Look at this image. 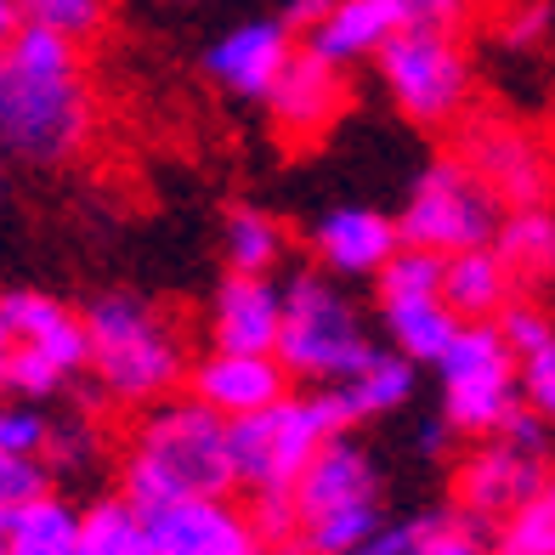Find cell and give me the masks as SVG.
Masks as SVG:
<instances>
[{"label": "cell", "instance_id": "obj_1", "mask_svg": "<svg viewBox=\"0 0 555 555\" xmlns=\"http://www.w3.org/2000/svg\"><path fill=\"white\" fill-rule=\"evenodd\" d=\"M91 137L80 46L52 29H23L0 46V159L63 165Z\"/></svg>", "mask_w": 555, "mask_h": 555}, {"label": "cell", "instance_id": "obj_2", "mask_svg": "<svg viewBox=\"0 0 555 555\" xmlns=\"http://www.w3.org/2000/svg\"><path fill=\"white\" fill-rule=\"evenodd\" d=\"M227 420L198 409L193 397H159V409L137 425L131 453H125V488L119 499L137 516L165 511L182 499H227L233 470H227Z\"/></svg>", "mask_w": 555, "mask_h": 555}, {"label": "cell", "instance_id": "obj_3", "mask_svg": "<svg viewBox=\"0 0 555 555\" xmlns=\"http://www.w3.org/2000/svg\"><path fill=\"white\" fill-rule=\"evenodd\" d=\"M80 323H86V363L103 397L114 402H159L188 374L182 335L142 295H125V289L96 295L86 300Z\"/></svg>", "mask_w": 555, "mask_h": 555}, {"label": "cell", "instance_id": "obj_4", "mask_svg": "<svg viewBox=\"0 0 555 555\" xmlns=\"http://www.w3.org/2000/svg\"><path fill=\"white\" fill-rule=\"evenodd\" d=\"M351 431V414L335 386H312V397H295L284 391L261 414H244V420H227V470H233V488L249 493H289V482L307 460L318 453V442L346 437Z\"/></svg>", "mask_w": 555, "mask_h": 555}, {"label": "cell", "instance_id": "obj_5", "mask_svg": "<svg viewBox=\"0 0 555 555\" xmlns=\"http://www.w3.org/2000/svg\"><path fill=\"white\" fill-rule=\"evenodd\" d=\"M278 340L272 358L284 363L289 380H312V386H340L351 380L369 358V323L351 307V295L323 272H295L289 284H278Z\"/></svg>", "mask_w": 555, "mask_h": 555}, {"label": "cell", "instance_id": "obj_6", "mask_svg": "<svg viewBox=\"0 0 555 555\" xmlns=\"http://www.w3.org/2000/svg\"><path fill=\"white\" fill-rule=\"evenodd\" d=\"M86 369V323L40 289H0V391L17 402L57 397Z\"/></svg>", "mask_w": 555, "mask_h": 555}, {"label": "cell", "instance_id": "obj_7", "mask_svg": "<svg viewBox=\"0 0 555 555\" xmlns=\"http://www.w3.org/2000/svg\"><path fill=\"white\" fill-rule=\"evenodd\" d=\"M374 68L391 91V103L402 108V119L414 125H453L470 103V52L460 46V35H437V29H397L380 52Z\"/></svg>", "mask_w": 555, "mask_h": 555}, {"label": "cell", "instance_id": "obj_8", "mask_svg": "<svg viewBox=\"0 0 555 555\" xmlns=\"http://www.w3.org/2000/svg\"><path fill=\"white\" fill-rule=\"evenodd\" d=\"M499 198L476 182L465 170V159H437L420 170V182L409 193L397 227V244L409 249H431V256H460V249H482L493 244V227H499Z\"/></svg>", "mask_w": 555, "mask_h": 555}, {"label": "cell", "instance_id": "obj_9", "mask_svg": "<svg viewBox=\"0 0 555 555\" xmlns=\"http://www.w3.org/2000/svg\"><path fill=\"white\" fill-rule=\"evenodd\" d=\"M442 369V420L448 431H465V437H493L504 414L516 409V358L511 346L499 340L493 318L488 323H460L448 340V351L437 358Z\"/></svg>", "mask_w": 555, "mask_h": 555}, {"label": "cell", "instance_id": "obj_10", "mask_svg": "<svg viewBox=\"0 0 555 555\" xmlns=\"http://www.w3.org/2000/svg\"><path fill=\"white\" fill-rule=\"evenodd\" d=\"M465 170L482 182L499 210H516V205H550V154L544 142L516 119H476L465 131L460 147Z\"/></svg>", "mask_w": 555, "mask_h": 555}, {"label": "cell", "instance_id": "obj_11", "mask_svg": "<svg viewBox=\"0 0 555 555\" xmlns=\"http://www.w3.org/2000/svg\"><path fill=\"white\" fill-rule=\"evenodd\" d=\"M453 488H460V516L499 521V516H511L516 504H527L533 493L550 488V465H544V453H521L499 437H482L465 453Z\"/></svg>", "mask_w": 555, "mask_h": 555}, {"label": "cell", "instance_id": "obj_12", "mask_svg": "<svg viewBox=\"0 0 555 555\" xmlns=\"http://www.w3.org/2000/svg\"><path fill=\"white\" fill-rule=\"evenodd\" d=\"M182 380H188V397L198 409H210L216 420L261 414L289 391V374L272 351H205Z\"/></svg>", "mask_w": 555, "mask_h": 555}, {"label": "cell", "instance_id": "obj_13", "mask_svg": "<svg viewBox=\"0 0 555 555\" xmlns=\"http://www.w3.org/2000/svg\"><path fill=\"white\" fill-rule=\"evenodd\" d=\"M147 533V555H256V533H249V516L227 499H182L165 504V511L142 516Z\"/></svg>", "mask_w": 555, "mask_h": 555}, {"label": "cell", "instance_id": "obj_14", "mask_svg": "<svg viewBox=\"0 0 555 555\" xmlns=\"http://www.w3.org/2000/svg\"><path fill=\"white\" fill-rule=\"evenodd\" d=\"M261 103L272 108V125L289 142H318L346 108V74L330 68L323 57H312L307 46H295L284 74L272 80V91L261 96Z\"/></svg>", "mask_w": 555, "mask_h": 555}, {"label": "cell", "instance_id": "obj_15", "mask_svg": "<svg viewBox=\"0 0 555 555\" xmlns=\"http://www.w3.org/2000/svg\"><path fill=\"white\" fill-rule=\"evenodd\" d=\"M289 504H295L300 527L330 511H346V504H380V470H374L369 448H358L351 437L318 442L307 470L289 482Z\"/></svg>", "mask_w": 555, "mask_h": 555}, {"label": "cell", "instance_id": "obj_16", "mask_svg": "<svg viewBox=\"0 0 555 555\" xmlns=\"http://www.w3.org/2000/svg\"><path fill=\"white\" fill-rule=\"evenodd\" d=\"M295 52V35L284 29L278 17H256V23H238L233 35H221L210 52H205V74L216 86H227L233 96H267L272 80L284 74Z\"/></svg>", "mask_w": 555, "mask_h": 555}, {"label": "cell", "instance_id": "obj_17", "mask_svg": "<svg viewBox=\"0 0 555 555\" xmlns=\"http://www.w3.org/2000/svg\"><path fill=\"white\" fill-rule=\"evenodd\" d=\"M278 307V278L227 272L210 300V351H272Z\"/></svg>", "mask_w": 555, "mask_h": 555}, {"label": "cell", "instance_id": "obj_18", "mask_svg": "<svg viewBox=\"0 0 555 555\" xmlns=\"http://www.w3.org/2000/svg\"><path fill=\"white\" fill-rule=\"evenodd\" d=\"M397 249V227L380 210H330L312 227V256L323 278H374Z\"/></svg>", "mask_w": 555, "mask_h": 555}, {"label": "cell", "instance_id": "obj_19", "mask_svg": "<svg viewBox=\"0 0 555 555\" xmlns=\"http://www.w3.org/2000/svg\"><path fill=\"white\" fill-rule=\"evenodd\" d=\"M397 29L402 17L391 0H335L330 17L307 35V52L323 57L330 68H351V63H369Z\"/></svg>", "mask_w": 555, "mask_h": 555}, {"label": "cell", "instance_id": "obj_20", "mask_svg": "<svg viewBox=\"0 0 555 555\" xmlns=\"http://www.w3.org/2000/svg\"><path fill=\"white\" fill-rule=\"evenodd\" d=\"M442 307L460 318V323H488L504 300L516 295V278L504 272V261L493 256V249H460V256H442Z\"/></svg>", "mask_w": 555, "mask_h": 555}, {"label": "cell", "instance_id": "obj_21", "mask_svg": "<svg viewBox=\"0 0 555 555\" xmlns=\"http://www.w3.org/2000/svg\"><path fill=\"white\" fill-rule=\"evenodd\" d=\"M74 539H80V511L57 493L0 511V555H74Z\"/></svg>", "mask_w": 555, "mask_h": 555}, {"label": "cell", "instance_id": "obj_22", "mask_svg": "<svg viewBox=\"0 0 555 555\" xmlns=\"http://www.w3.org/2000/svg\"><path fill=\"white\" fill-rule=\"evenodd\" d=\"M488 249L504 261V272L521 278V284H550V272H555V210L550 205L504 210Z\"/></svg>", "mask_w": 555, "mask_h": 555}, {"label": "cell", "instance_id": "obj_23", "mask_svg": "<svg viewBox=\"0 0 555 555\" xmlns=\"http://www.w3.org/2000/svg\"><path fill=\"white\" fill-rule=\"evenodd\" d=\"M380 318H386L391 351L409 363H437L453 340V330H460V318L442 307V295H386Z\"/></svg>", "mask_w": 555, "mask_h": 555}, {"label": "cell", "instance_id": "obj_24", "mask_svg": "<svg viewBox=\"0 0 555 555\" xmlns=\"http://www.w3.org/2000/svg\"><path fill=\"white\" fill-rule=\"evenodd\" d=\"M335 391H340V402H346L351 425H358V420L397 414L402 402L414 397V363L397 358V351H380V346H374V358H369L358 374H351V380H340Z\"/></svg>", "mask_w": 555, "mask_h": 555}, {"label": "cell", "instance_id": "obj_25", "mask_svg": "<svg viewBox=\"0 0 555 555\" xmlns=\"http://www.w3.org/2000/svg\"><path fill=\"white\" fill-rule=\"evenodd\" d=\"M289 256V227L267 216V210H233L227 216V272H249V278H272Z\"/></svg>", "mask_w": 555, "mask_h": 555}, {"label": "cell", "instance_id": "obj_26", "mask_svg": "<svg viewBox=\"0 0 555 555\" xmlns=\"http://www.w3.org/2000/svg\"><path fill=\"white\" fill-rule=\"evenodd\" d=\"M74 555H147V533H142V516L114 499H96L91 511L80 516V539H74Z\"/></svg>", "mask_w": 555, "mask_h": 555}, {"label": "cell", "instance_id": "obj_27", "mask_svg": "<svg viewBox=\"0 0 555 555\" xmlns=\"http://www.w3.org/2000/svg\"><path fill=\"white\" fill-rule=\"evenodd\" d=\"M488 555H555V493H533L527 504H516L511 516H499Z\"/></svg>", "mask_w": 555, "mask_h": 555}, {"label": "cell", "instance_id": "obj_28", "mask_svg": "<svg viewBox=\"0 0 555 555\" xmlns=\"http://www.w3.org/2000/svg\"><path fill=\"white\" fill-rule=\"evenodd\" d=\"M380 521H386L380 504H346V511H330V516L307 521V527L295 533V544L307 550V555H358V544H363Z\"/></svg>", "mask_w": 555, "mask_h": 555}, {"label": "cell", "instance_id": "obj_29", "mask_svg": "<svg viewBox=\"0 0 555 555\" xmlns=\"http://www.w3.org/2000/svg\"><path fill=\"white\" fill-rule=\"evenodd\" d=\"M23 7V23H35V29H52L63 40H91L103 29V0H17Z\"/></svg>", "mask_w": 555, "mask_h": 555}, {"label": "cell", "instance_id": "obj_30", "mask_svg": "<svg viewBox=\"0 0 555 555\" xmlns=\"http://www.w3.org/2000/svg\"><path fill=\"white\" fill-rule=\"evenodd\" d=\"M374 284H380V300H386V295H437V284H442V256L397 244L391 261L374 272Z\"/></svg>", "mask_w": 555, "mask_h": 555}, {"label": "cell", "instance_id": "obj_31", "mask_svg": "<svg viewBox=\"0 0 555 555\" xmlns=\"http://www.w3.org/2000/svg\"><path fill=\"white\" fill-rule=\"evenodd\" d=\"M493 330H499L504 346H511V358H527V351H539V346H555L550 312L539 307V300H521V295H511L493 312Z\"/></svg>", "mask_w": 555, "mask_h": 555}, {"label": "cell", "instance_id": "obj_32", "mask_svg": "<svg viewBox=\"0 0 555 555\" xmlns=\"http://www.w3.org/2000/svg\"><path fill=\"white\" fill-rule=\"evenodd\" d=\"M409 555H488V521L431 511V527L420 533V544Z\"/></svg>", "mask_w": 555, "mask_h": 555}, {"label": "cell", "instance_id": "obj_33", "mask_svg": "<svg viewBox=\"0 0 555 555\" xmlns=\"http://www.w3.org/2000/svg\"><path fill=\"white\" fill-rule=\"evenodd\" d=\"M52 420L40 414V402H12L0 409V460H40Z\"/></svg>", "mask_w": 555, "mask_h": 555}, {"label": "cell", "instance_id": "obj_34", "mask_svg": "<svg viewBox=\"0 0 555 555\" xmlns=\"http://www.w3.org/2000/svg\"><path fill=\"white\" fill-rule=\"evenodd\" d=\"M244 516H249V533H256L261 550H284L300 533V516H295L289 493H256V511H244Z\"/></svg>", "mask_w": 555, "mask_h": 555}, {"label": "cell", "instance_id": "obj_35", "mask_svg": "<svg viewBox=\"0 0 555 555\" xmlns=\"http://www.w3.org/2000/svg\"><path fill=\"white\" fill-rule=\"evenodd\" d=\"M544 40H550V0H511V12L499 17V46L539 52Z\"/></svg>", "mask_w": 555, "mask_h": 555}, {"label": "cell", "instance_id": "obj_36", "mask_svg": "<svg viewBox=\"0 0 555 555\" xmlns=\"http://www.w3.org/2000/svg\"><path fill=\"white\" fill-rule=\"evenodd\" d=\"M46 470H74V465H91L96 460V425L86 420H52V437H46Z\"/></svg>", "mask_w": 555, "mask_h": 555}, {"label": "cell", "instance_id": "obj_37", "mask_svg": "<svg viewBox=\"0 0 555 555\" xmlns=\"http://www.w3.org/2000/svg\"><path fill=\"white\" fill-rule=\"evenodd\" d=\"M516 397L533 414L550 420V409H555V346H539L527 358H516Z\"/></svg>", "mask_w": 555, "mask_h": 555}, {"label": "cell", "instance_id": "obj_38", "mask_svg": "<svg viewBox=\"0 0 555 555\" xmlns=\"http://www.w3.org/2000/svg\"><path fill=\"white\" fill-rule=\"evenodd\" d=\"M402 29H437V35H460L470 23L476 0H391Z\"/></svg>", "mask_w": 555, "mask_h": 555}, {"label": "cell", "instance_id": "obj_39", "mask_svg": "<svg viewBox=\"0 0 555 555\" xmlns=\"http://www.w3.org/2000/svg\"><path fill=\"white\" fill-rule=\"evenodd\" d=\"M40 493H52V470H46V460H0V511L29 504Z\"/></svg>", "mask_w": 555, "mask_h": 555}, {"label": "cell", "instance_id": "obj_40", "mask_svg": "<svg viewBox=\"0 0 555 555\" xmlns=\"http://www.w3.org/2000/svg\"><path fill=\"white\" fill-rule=\"evenodd\" d=\"M493 437L511 442V448H521V453H550V425H544V414L527 409V402H516V409L504 414V425H499Z\"/></svg>", "mask_w": 555, "mask_h": 555}, {"label": "cell", "instance_id": "obj_41", "mask_svg": "<svg viewBox=\"0 0 555 555\" xmlns=\"http://www.w3.org/2000/svg\"><path fill=\"white\" fill-rule=\"evenodd\" d=\"M425 527H431V511L414 516V521H380V527H374V533L358 544V555H409V550L420 544Z\"/></svg>", "mask_w": 555, "mask_h": 555}, {"label": "cell", "instance_id": "obj_42", "mask_svg": "<svg viewBox=\"0 0 555 555\" xmlns=\"http://www.w3.org/2000/svg\"><path fill=\"white\" fill-rule=\"evenodd\" d=\"M330 7H335V0H289V7H284V17H278V23H284L289 35H312L318 23L330 17Z\"/></svg>", "mask_w": 555, "mask_h": 555}, {"label": "cell", "instance_id": "obj_43", "mask_svg": "<svg viewBox=\"0 0 555 555\" xmlns=\"http://www.w3.org/2000/svg\"><path fill=\"white\" fill-rule=\"evenodd\" d=\"M448 420H431V425H425V431H420V453H431V460H442V453H448Z\"/></svg>", "mask_w": 555, "mask_h": 555}, {"label": "cell", "instance_id": "obj_44", "mask_svg": "<svg viewBox=\"0 0 555 555\" xmlns=\"http://www.w3.org/2000/svg\"><path fill=\"white\" fill-rule=\"evenodd\" d=\"M17 29H23V7L17 0H0V46H7Z\"/></svg>", "mask_w": 555, "mask_h": 555}, {"label": "cell", "instance_id": "obj_45", "mask_svg": "<svg viewBox=\"0 0 555 555\" xmlns=\"http://www.w3.org/2000/svg\"><path fill=\"white\" fill-rule=\"evenodd\" d=\"M256 555H284V550H256Z\"/></svg>", "mask_w": 555, "mask_h": 555}]
</instances>
